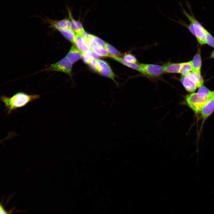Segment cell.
Here are the masks:
<instances>
[{
  "label": "cell",
  "mask_w": 214,
  "mask_h": 214,
  "mask_svg": "<svg viewBox=\"0 0 214 214\" xmlns=\"http://www.w3.org/2000/svg\"><path fill=\"white\" fill-rule=\"evenodd\" d=\"M74 43V45L82 54L90 52L91 50L81 34H75Z\"/></svg>",
  "instance_id": "obj_8"
},
{
  "label": "cell",
  "mask_w": 214,
  "mask_h": 214,
  "mask_svg": "<svg viewBox=\"0 0 214 214\" xmlns=\"http://www.w3.org/2000/svg\"><path fill=\"white\" fill-rule=\"evenodd\" d=\"M205 31L206 44L214 48V38L206 29Z\"/></svg>",
  "instance_id": "obj_20"
},
{
  "label": "cell",
  "mask_w": 214,
  "mask_h": 214,
  "mask_svg": "<svg viewBox=\"0 0 214 214\" xmlns=\"http://www.w3.org/2000/svg\"><path fill=\"white\" fill-rule=\"evenodd\" d=\"M90 54L92 58H101L102 56L98 54L94 50H91L90 52Z\"/></svg>",
  "instance_id": "obj_28"
},
{
  "label": "cell",
  "mask_w": 214,
  "mask_h": 214,
  "mask_svg": "<svg viewBox=\"0 0 214 214\" xmlns=\"http://www.w3.org/2000/svg\"><path fill=\"white\" fill-rule=\"evenodd\" d=\"M123 58L126 61L131 63H137L138 62L136 57L130 53L126 54L124 55Z\"/></svg>",
  "instance_id": "obj_22"
},
{
  "label": "cell",
  "mask_w": 214,
  "mask_h": 214,
  "mask_svg": "<svg viewBox=\"0 0 214 214\" xmlns=\"http://www.w3.org/2000/svg\"><path fill=\"white\" fill-rule=\"evenodd\" d=\"M95 51L102 56L110 57L111 56L105 48L99 47Z\"/></svg>",
  "instance_id": "obj_25"
},
{
  "label": "cell",
  "mask_w": 214,
  "mask_h": 214,
  "mask_svg": "<svg viewBox=\"0 0 214 214\" xmlns=\"http://www.w3.org/2000/svg\"><path fill=\"white\" fill-rule=\"evenodd\" d=\"M40 97L39 95L28 94L23 92H19L10 97L2 95L0 100L4 104L7 114H10L18 108L24 107Z\"/></svg>",
  "instance_id": "obj_1"
},
{
  "label": "cell",
  "mask_w": 214,
  "mask_h": 214,
  "mask_svg": "<svg viewBox=\"0 0 214 214\" xmlns=\"http://www.w3.org/2000/svg\"><path fill=\"white\" fill-rule=\"evenodd\" d=\"M180 80L186 90L188 92H193L198 88L196 84L187 75L182 76Z\"/></svg>",
  "instance_id": "obj_13"
},
{
  "label": "cell",
  "mask_w": 214,
  "mask_h": 214,
  "mask_svg": "<svg viewBox=\"0 0 214 214\" xmlns=\"http://www.w3.org/2000/svg\"><path fill=\"white\" fill-rule=\"evenodd\" d=\"M59 32L68 40L74 44L75 33L71 28L60 30Z\"/></svg>",
  "instance_id": "obj_17"
},
{
  "label": "cell",
  "mask_w": 214,
  "mask_h": 214,
  "mask_svg": "<svg viewBox=\"0 0 214 214\" xmlns=\"http://www.w3.org/2000/svg\"><path fill=\"white\" fill-rule=\"evenodd\" d=\"M214 111V100L213 98L207 102L202 107L200 113L204 120L207 119Z\"/></svg>",
  "instance_id": "obj_12"
},
{
  "label": "cell",
  "mask_w": 214,
  "mask_h": 214,
  "mask_svg": "<svg viewBox=\"0 0 214 214\" xmlns=\"http://www.w3.org/2000/svg\"><path fill=\"white\" fill-rule=\"evenodd\" d=\"M192 70L191 61L182 63L180 72L182 76L187 75Z\"/></svg>",
  "instance_id": "obj_18"
},
{
  "label": "cell",
  "mask_w": 214,
  "mask_h": 214,
  "mask_svg": "<svg viewBox=\"0 0 214 214\" xmlns=\"http://www.w3.org/2000/svg\"><path fill=\"white\" fill-rule=\"evenodd\" d=\"M82 58L83 62L87 64L91 59L92 58L90 54V52L82 54Z\"/></svg>",
  "instance_id": "obj_27"
},
{
  "label": "cell",
  "mask_w": 214,
  "mask_h": 214,
  "mask_svg": "<svg viewBox=\"0 0 214 214\" xmlns=\"http://www.w3.org/2000/svg\"><path fill=\"white\" fill-rule=\"evenodd\" d=\"M187 75L195 82L198 88H199L203 85L204 80L201 74L192 71Z\"/></svg>",
  "instance_id": "obj_16"
},
{
  "label": "cell",
  "mask_w": 214,
  "mask_h": 214,
  "mask_svg": "<svg viewBox=\"0 0 214 214\" xmlns=\"http://www.w3.org/2000/svg\"><path fill=\"white\" fill-rule=\"evenodd\" d=\"M88 64L90 68L93 71L97 72V59L92 58L90 60Z\"/></svg>",
  "instance_id": "obj_24"
},
{
  "label": "cell",
  "mask_w": 214,
  "mask_h": 214,
  "mask_svg": "<svg viewBox=\"0 0 214 214\" xmlns=\"http://www.w3.org/2000/svg\"><path fill=\"white\" fill-rule=\"evenodd\" d=\"M213 98L214 100V91H213Z\"/></svg>",
  "instance_id": "obj_31"
},
{
  "label": "cell",
  "mask_w": 214,
  "mask_h": 214,
  "mask_svg": "<svg viewBox=\"0 0 214 214\" xmlns=\"http://www.w3.org/2000/svg\"><path fill=\"white\" fill-rule=\"evenodd\" d=\"M197 92L202 94L210 97H213V91L210 90L206 87L202 85L199 88Z\"/></svg>",
  "instance_id": "obj_21"
},
{
  "label": "cell",
  "mask_w": 214,
  "mask_h": 214,
  "mask_svg": "<svg viewBox=\"0 0 214 214\" xmlns=\"http://www.w3.org/2000/svg\"><path fill=\"white\" fill-rule=\"evenodd\" d=\"M176 22L186 27L187 28H188L190 32L195 36L192 24L191 23H190L189 24H188L181 21V20H180V21H179Z\"/></svg>",
  "instance_id": "obj_26"
},
{
  "label": "cell",
  "mask_w": 214,
  "mask_h": 214,
  "mask_svg": "<svg viewBox=\"0 0 214 214\" xmlns=\"http://www.w3.org/2000/svg\"><path fill=\"white\" fill-rule=\"evenodd\" d=\"M210 58H211L214 59V51L211 53L210 56Z\"/></svg>",
  "instance_id": "obj_30"
},
{
  "label": "cell",
  "mask_w": 214,
  "mask_h": 214,
  "mask_svg": "<svg viewBox=\"0 0 214 214\" xmlns=\"http://www.w3.org/2000/svg\"><path fill=\"white\" fill-rule=\"evenodd\" d=\"M89 35L90 37L95 41L99 47L105 48V42L95 36L91 34Z\"/></svg>",
  "instance_id": "obj_23"
},
{
  "label": "cell",
  "mask_w": 214,
  "mask_h": 214,
  "mask_svg": "<svg viewBox=\"0 0 214 214\" xmlns=\"http://www.w3.org/2000/svg\"><path fill=\"white\" fill-rule=\"evenodd\" d=\"M74 45L72 46L65 56L73 64L81 59L82 56V53L76 47V46Z\"/></svg>",
  "instance_id": "obj_14"
},
{
  "label": "cell",
  "mask_w": 214,
  "mask_h": 214,
  "mask_svg": "<svg viewBox=\"0 0 214 214\" xmlns=\"http://www.w3.org/2000/svg\"><path fill=\"white\" fill-rule=\"evenodd\" d=\"M97 73L101 75L108 78L112 80L117 86L119 84L115 80L116 75L114 74L109 64L106 61L100 59H97Z\"/></svg>",
  "instance_id": "obj_6"
},
{
  "label": "cell",
  "mask_w": 214,
  "mask_h": 214,
  "mask_svg": "<svg viewBox=\"0 0 214 214\" xmlns=\"http://www.w3.org/2000/svg\"><path fill=\"white\" fill-rule=\"evenodd\" d=\"M11 212H8L6 211L3 205L0 204V214H10Z\"/></svg>",
  "instance_id": "obj_29"
},
{
  "label": "cell",
  "mask_w": 214,
  "mask_h": 214,
  "mask_svg": "<svg viewBox=\"0 0 214 214\" xmlns=\"http://www.w3.org/2000/svg\"><path fill=\"white\" fill-rule=\"evenodd\" d=\"M197 52L191 61L193 71L201 74L202 60L201 49L198 45Z\"/></svg>",
  "instance_id": "obj_11"
},
{
  "label": "cell",
  "mask_w": 214,
  "mask_h": 214,
  "mask_svg": "<svg viewBox=\"0 0 214 214\" xmlns=\"http://www.w3.org/2000/svg\"><path fill=\"white\" fill-rule=\"evenodd\" d=\"M141 73L147 78L152 79H159L165 73L163 66L158 64L140 63Z\"/></svg>",
  "instance_id": "obj_5"
},
{
  "label": "cell",
  "mask_w": 214,
  "mask_h": 214,
  "mask_svg": "<svg viewBox=\"0 0 214 214\" xmlns=\"http://www.w3.org/2000/svg\"><path fill=\"white\" fill-rule=\"evenodd\" d=\"M45 17V18H40L44 22L48 24L50 28L54 30L59 31L62 30L71 28V23L69 18L57 20L52 19L46 17Z\"/></svg>",
  "instance_id": "obj_7"
},
{
  "label": "cell",
  "mask_w": 214,
  "mask_h": 214,
  "mask_svg": "<svg viewBox=\"0 0 214 214\" xmlns=\"http://www.w3.org/2000/svg\"><path fill=\"white\" fill-rule=\"evenodd\" d=\"M187 4L190 12V13L188 12L183 7L182 4H180L182 9L181 12L186 16L190 22L191 23L193 27L196 37L198 43L201 45L206 44L205 39V29L202 24L196 19L193 15L190 4L187 3Z\"/></svg>",
  "instance_id": "obj_2"
},
{
  "label": "cell",
  "mask_w": 214,
  "mask_h": 214,
  "mask_svg": "<svg viewBox=\"0 0 214 214\" xmlns=\"http://www.w3.org/2000/svg\"><path fill=\"white\" fill-rule=\"evenodd\" d=\"M110 57L132 69L137 71L140 73L141 72V68L139 64L129 62L124 58L118 56H111Z\"/></svg>",
  "instance_id": "obj_15"
},
{
  "label": "cell",
  "mask_w": 214,
  "mask_h": 214,
  "mask_svg": "<svg viewBox=\"0 0 214 214\" xmlns=\"http://www.w3.org/2000/svg\"><path fill=\"white\" fill-rule=\"evenodd\" d=\"M67 12L71 23V29L75 34H81L85 32V30L82 23L79 21H76L73 18L71 10L69 7H67Z\"/></svg>",
  "instance_id": "obj_9"
},
{
  "label": "cell",
  "mask_w": 214,
  "mask_h": 214,
  "mask_svg": "<svg viewBox=\"0 0 214 214\" xmlns=\"http://www.w3.org/2000/svg\"><path fill=\"white\" fill-rule=\"evenodd\" d=\"M213 97L199 93L187 95L185 100L187 105L196 113H200L203 106Z\"/></svg>",
  "instance_id": "obj_3"
},
{
  "label": "cell",
  "mask_w": 214,
  "mask_h": 214,
  "mask_svg": "<svg viewBox=\"0 0 214 214\" xmlns=\"http://www.w3.org/2000/svg\"><path fill=\"white\" fill-rule=\"evenodd\" d=\"M73 64L70 60L65 57L36 73L43 72H59L67 74L71 77Z\"/></svg>",
  "instance_id": "obj_4"
},
{
  "label": "cell",
  "mask_w": 214,
  "mask_h": 214,
  "mask_svg": "<svg viewBox=\"0 0 214 214\" xmlns=\"http://www.w3.org/2000/svg\"><path fill=\"white\" fill-rule=\"evenodd\" d=\"M105 48L111 56H119L122 55V53L110 44L106 42H105Z\"/></svg>",
  "instance_id": "obj_19"
},
{
  "label": "cell",
  "mask_w": 214,
  "mask_h": 214,
  "mask_svg": "<svg viewBox=\"0 0 214 214\" xmlns=\"http://www.w3.org/2000/svg\"><path fill=\"white\" fill-rule=\"evenodd\" d=\"M182 63H174L168 62L163 65L165 73H180Z\"/></svg>",
  "instance_id": "obj_10"
}]
</instances>
